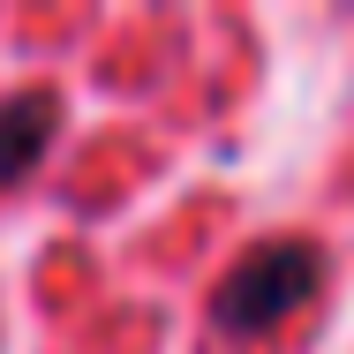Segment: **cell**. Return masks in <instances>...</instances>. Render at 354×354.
Instances as JSON below:
<instances>
[{"label": "cell", "mask_w": 354, "mask_h": 354, "mask_svg": "<svg viewBox=\"0 0 354 354\" xmlns=\"http://www.w3.org/2000/svg\"><path fill=\"white\" fill-rule=\"evenodd\" d=\"M324 279V257L309 249V241H264V249H249L212 294V317L226 332H241V339H257V332H272L279 317H294L309 294Z\"/></svg>", "instance_id": "6da1fadb"}, {"label": "cell", "mask_w": 354, "mask_h": 354, "mask_svg": "<svg viewBox=\"0 0 354 354\" xmlns=\"http://www.w3.org/2000/svg\"><path fill=\"white\" fill-rule=\"evenodd\" d=\"M53 121H61V98H53V91H23V98L0 106V189H15V181L46 158Z\"/></svg>", "instance_id": "7a4b0ae2"}]
</instances>
